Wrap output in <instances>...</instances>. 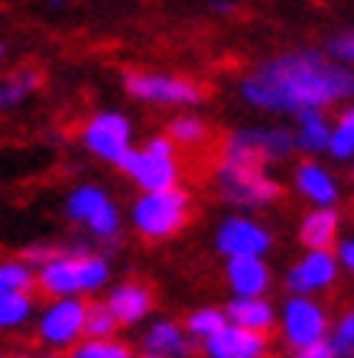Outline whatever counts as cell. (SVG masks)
I'll use <instances>...</instances> for the list:
<instances>
[{
  "label": "cell",
  "instance_id": "1",
  "mask_svg": "<svg viewBox=\"0 0 354 358\" xmlns=\"http://www.w3.org/2000/svg\"><path fill=\"white\" fill-rule=\"evenodd\" d=\"M237 92L253 111L296 117L309 108L325 111L354 101V69L341 66L325 49H289L257 62Z\"/></svg>",
  "mask_w": 354,
  "mask_h": 358
},
{
  "label": "cell",
  "instance_id": "2",
  "mask_svg": "<svg viewBox=\"0 0 354 358\" xmlns=\"http://www.w3.org/2000/svg\"><path fill=\"white\" fill-rule=\"evenodd\" d=\"M212 186L224 206H234L241 212H260L283 199V182L270 173V166L237 160V157H221V153L212 170Z\"/></svg>",
  "mask_w": 354,
  "mask_h": 358
},
{
  "label": "cell",
  "instance_id": "3",
  "mask_svg": "<svg viewBox=\"0 0 354 358\" xmlns=\"http://www.w3.org/2000/svg\"><path fill=\"white\" fill-rule=\"evenodd\" d=\"M192 215H196V202H192V192L182 186L140 192L131 202V212H127L137 238L149 241V245H159V241L182 235L189 222H192Z\"/></svg>",
  "mask_w": 354,
  "mask_h": 358
},
{
  "label": "cell",
  "instance_id": "4",
  "mask_svg": "<svg viewBox=\"0 0 354 358\" xmlns=\"http://www.w3.org/2000/svg\"><path fill=\"white\" fill-rule=\"evenodd\" d=\"M124 92L133 101L156 104V108H196L205 101L202 82L176 72H153V69H131L124 76Z\"/></svg>",
  "mask_w": 354,
  "mask_h": 358
},
{
  "label": "cell",
  "instance_id": "5",
  "mask_svg": "<svg viewBox=\"0 0 354 358\" xmlns=\"http://www.w3.org/2000/svg\"><path fill=\"white\" fill-rule=\"evenodd\" d=\"M328 326H332V316L318 296L289 293L276 306V329H280V342L286 345V352L312 349L318 342H325Z\"/></svg>",
  "mask_w": 354,
  "mask_h": 358
},
{
  "label": "cell",
  "instance_id": "6",
  "mask_svg": "<svg viewBox=\"0 0 354 358\" xmlns=\"http://www.w3.org/2000/svg\"><path fill=\"white\" fill-rule=\"evenodd\" d=\"M296 153V134L293 127L270 124V127H237L224 137L221 157H237V160H253L263 166H276Z\"/></svg>",
  "mask_w": 354,
  "mask_h": 358
},
{
  "label": "cell",
  "instance_id": "7",
  "mask_svg": "<svg viewBox=\"0 0 354 358\" xmlns=\"http://www.w3.org/2000/svg\"><path fill=\"white\" fill-rule=\"evenodd\" d=\"M66 215L75 225L88 228V235L104 241V245H114L121 238V225H124L121 208L101 186H91V182L75 186L66 196Z\"/></svg>",
  "mask_w": 354,
  "mask_h": 358
},
{
  "label": "cell",
  "instance_id": "8",
  "mask_svg": "<svg viewBox=\"0 0 354 358\" xmlns=\"http://www.w3.org/2000/svg\"><path fill=\"white\" fill-rule=\"evenodd\" d=\"M273 231L263 225L260 218L247 215V212H234L224 215L214 228V251L228 261V257H267L273 251Z\"/></svg>",
  "mask_w": 354,
  "mask_h": 358
},
{
  "label": "cell",
  "instance_id": "9",
  "mask_svg": "<svg viewBox=\"0 0 354 358\" xmlns=\"http://www.w3.org/2000/svg\"><path fill=\"white\" fill-rule=\"evenodd\" d=\"M84 306L82 296H62L49 300L36 316V339L52 352L72 349L75 342L84 339Z\"/></svg>",
  "mask_w": 354,
  "mask_h": 358
},
{
  "label": "cell",
  "instance_id": "10",
  "mask_svg": "<svg viewBox=\"0 0 354 358\" xmlns=\"http://www.w3.org/2000/svg\"><path fill=\"white\" fill-rule=\"evenodd\" d=\"M117 170L131 179L140 192H156V189H172L182 179V163L179 153H156L149 147H131L117 160Z\"/></svg>",
  "mask_w": 354,
  "mask_h": 358
},
{
  "label": "cell",
  "instance_id": "11",
  "mask_svg": "<svg viewBox=\"0 0 354 358\" xmlns=\"http://www.w3.org/2000/svg\"><path fill=\"white\" fill-rule=\"evenodd\" d=\"M82 147L91 157L104 163H114L121 160L124 153L133 147V124L127 114L121 111H98L91 114L82 127Z\"/></svg>",
  "mask_w": 354,
  "mask_h": 358
},
{
  "label": "cell",
  "instance_id": "12",
  "mask_svg": "<svg viewBox=\"0 0 354 358\" xmlns=\"http://www.w3.org/2000/svg\"><path fill=\"white\" fill-rule=\"evenodd\" d=\"M341 267H338L335 251H302L283 273V287L286 293L296 296H322L338 283Z\"/></svg>",
  "mask_w": 354,
  "mask_h": 358
},
{
  "label": "cell",
  "instance_id": "13",
  "mask_svg": "<svg viewBox=\"0 0 354 358\" xmlns=\"http://www.w3.org/2000/svg\"><path fill=\"white\" fill-rule=\"evenodd\" d=\"M293 192L312 208H338L341 182L318 157H302L293 170Z\"/></svg>",
  "mask_w": 354,
  "mask_h": 358
},
{
  "label": "cell",
  "instance_id": "14",
  "mask_svg": "<svg viewBox=\"0 0 354 358\" xmlns=\"http://www.w3.org/2000/svg\"><path fill=\"white\" fill-rule=\"evenodd\" d=\"M198 352L205 358H273V336L228 322L221 332H214L212 339L202 342Z\"/></svg>",
  "mask_w": 354,
  "mask_h": 358
},
{
  "label": "cell",
  "instance_id": "15",
  "mask_svg": "<svg viewBox=\"0 0 354 358\" xmlns=\"http://www.w3.org/2000/svg\"><path fill=\"white\" fill-rule=\"evenodd\" d=\"M104 303L124 329V326H140L143 320H149V313L156 310V293L143 280H121L108 287Z\"/></svg>",
  "mask_w": 354,
  "mask_h": 358
},
{
  "label": "cell",
  "instance_id": "16",
  "mask_svg": "<svg viewBox=\"0 0 354 358\" xmlns=\"http://www.w3.org/2000/svg\"><path fill=\"white\" fill-rule=\"evenodd\" d=\"M36 290L49 300H62V296H82V283H78V248L66 251L59 248L56 257H49L46 264L36 267Z\"/></svg>",
  "mask_w": 354,
  "mask_h": 358
},
{
  "label": "cell",
  "instance_id": "17",
  "mask_svg": "<svg viewBox=\"0 0 354 358\" xmlns=\"http://www.w3.org/2000/svg\"><path fill=\"white\" fill-rule=\"evenodd\" d=\"M224 283L231 296H267L273 287V267L267 257H228Z\"/></svg>",
  "mask_w": 354,
  "mask_h": 358
},
{
  "label": "cell",
  "instance_id": "18",
  "mask_svg": "<svg viewBox=\"0 0 354 358\" xmlns=\"http://www.w3.org/2000/svg\"><path fill=\"white\" fill-rule=\"evenodd\" d=\"M296 238L302 251H335L341 238V212L338 208H309L299 218Z\"/></svg>",
  "mask_w": 354,
  "mask_h": 358
},
{
  "label": "cell",
  "instance_id": "19",
  "mask_svg": "<svg viewBox=\"0 0 354 358\" xmlns=\"http://www.w3.org/2000/svg\"><path fill=\"white\" fill-rule=\"evenodd\" d=\"M143 352L163 358H192L198 352V345L189 339V332L182 329L179 320H153L140 336Z\"/></svg>",
  "mask_w": 354,
  "mask_h": 358
},
{
  "label": "cell",
  "instance_id": "20",
  "mask_svg": "<svg viewBox=\"0 0 354 358\" xmlns=\"http://www.w3.org/2000/svg\"><path fill=\"white\" fill-rule=\"evenodd\" d=\"M224 313H228L231 326L263 332V336L276 332V306H273L270 296H231Z\"/></svg>",
  "mask_w": 354,
  "mask_h": 358
},
{
  "label": "cell",
  "instance_id": "21",
  "mask_svg": "<svg viewBox=\"0 0 354 358\" xmlns=\"http://www.w3.org/2000/svg\"><path fill=\"white\" fill-rule=\"evenodd\" d=\"M296 153L302 157H322L328 150V141H332V117L318 108H309V111H299L296 117Z\"/></svg>",
  "mask_w": 354,
  "mask_h": 358
},
{
  "label": "cell",
  "instance_id": "22",
  "mask_svg": "<svg viewBox=\"0 0 354 358\" xmlns=\"http://www.w3.org/2000/svg\"><path fill=\"white\" fill-rule=\"evenodd\" d=\"M78 283H82V296H94L111 287V261L101 251L91 248H78Z\"/></svg>",
  "mask_w": 354,
  "mask_h": 358
},
{
  "label": "cell",
  "instance_id": "23",
  "mask_svg": "<svg viewBox=\"0 0 354 358\" xmlns=\"http://www.w3.org/2000/svg\"><path fill=\"white\" fill-rule=\"evenodd\" d=\"M328 157L338 163L354 160V101L341 104L332 117V141H328Z\"/></svg>",
  "mask_w": 354,
  "mask_h": 358
},
{
  "label": "cell",
  "instance_id": "24",
  "mask_svg": "<svg viewBox=\"0 0 354 358\" xmlns=\"http://www.w3.org/2000/svg\"><path fill=\"white\" fill-rule=\"evenodd\" d=\"M224 326H228V313H224V306H196V310L182 320V329L189 332V339L196 342V345H202L205 339H212L214 332H221Z\"/></svg>",
  "mask_w": 354,
  "mask_h": 358
},
{
  "label": "cell",
  "instance_id": "25",
  "mask_svg": "<svg viewBox=\"0 0 354 358\" xmlns=\"http://www.w3.org/2000/svg\"><path fill=\"white\" fill-rule=\"evenodd\" d=\"M36 313L33 293H0V332L23 329Z\"/></svg>",
  "mask_w": 354,
  "mask_h": 358
},
{
  "label": "cell",
  "instance_id": "26",
  "mask_svg": "<svg viewBox=\"0 0 354 358\" xmlns=\"http://www.w3.org/2000/svg\"><path fill=\"white\" fill-rule=\"evenodd\" d=\"M166 137L176 147H186V150H196L208 141V124L196 114H176L172 121L166 124Z\"/></svg>",
  "mask_w": 354,
  "mask_h": 358
},
{
  "label": "cell",
  "instance_id": "27",
  "mask_svg": "<svg viewBox=\"0 0 354 358\" xmlns=\"http://www.w3.org/2000/svg\"><path fill=\"white\" fill-rule=\"evenodd\" d=\"M43 85V76L36 69H20L13 76H7L0 82V108H17Z\"/></svg>",
  "mask_w": 354,
  "mask_h": 358
},
{
  "label": "cell",
  "instance_id": "28",
  "mask_svg": "<svg viewBox=\"0 0 354 358\" xmlns=\"http://www.w3.org/2000/svg\"><path fill=\"white\" fill-rule=\"evenodd\" d=\"M36 290V267L23 257L0 261V293H33Z\"/></svg>",
  "mask_w": 354,
  "mask_h": 358
},
{
  "label": "cell",
  "instance_id": "29",
  "mask_svg": "<svg viewBox=\"0 0 354 358\" xmlns=\"http://www.w3.org/2000/svg\"><path fill=\"white\" fill-rule=\"evenodd\" d=\"M68 358H137L131 342L108 336V339H82L68 349Z\"/></svg>",
  "mask_w": 354,
  "mask_h": 358
},
{
  "label": "cell",
  "instance_id": "30",
  "mask_svg": "<svg viewBox=\"0 0 354 358\" xmlns=\"http://www.w3.org/2000/svg\"><path fill=\"white\" fill-rule=\"evenodd\" d=\"M325 345L332 349V358H354V306L341 310L332 320Z\"/></svg>",
  "mask_w": 354,
  "mask_h": 358
},
{
  "label": "cell",
  "instance_id": "31",
  "mask_svg": "<svg viewBox=\"0 0 354 358\" xmlns=\"http://www.w3.org/2000/svg\"><path fill=\"white\" fill-rule=\"evenodd\" d=\"M117 332H121V322L114 320L108 303L88 300V306H84V339H108V336H117Z\"/></svg>",
  "mask_w": 354,
  "mask_h": 358
},
{
  "label": "cell",
  "instance_id": "32",
  "mask_svg": "<svg viewBox=\"0 0 354 358\" xmlns=\"http://www.w3.org/2000/svg\"><path fill=\"white\" fill-rule=\"evenodd\" d=\"M325 52L332 59H338L341 66L354 69V29H345V33H335V36L325 43Z\"/></svg>",
  "mask_w": 354,
  "mask_h": 358
},
{
  "label": "cell",
  "instance_id": "33",
  "mask_svg": "<svg viewBox=\"0 0 354 358\" xmlns=\"http://www.w3.org/2000/svg\"><path fill=\"white\" fill-rule=\"evenodd\" d=\"M335 257H338L341 273H351V277H354V235H341V238H338Z\"/></svg>",
  "mask_w": 354,
  "mask_h": 358
},
{
  "label": "cell",
  "instance_id": "34",
  "mask_svg": "<svg viewBox=\"0 0 354 358\" xmlns=\"http://www.w3.org/2000/svg\"><path fill=\"white\" fill-rule=\"evenodd\" d=\"M56 255H59V248H52V245H33V248H27L20 257H23L27 264L39 267V264H46L49 257H56Z\"/></svg>",
  "mask_w": 354,
  "mask_h": 358
},
{
  "label": "cell",
  "instance_id": "35",
  "mask_svg": "<svg viewBox=\"0 0 354 358\" xmlns=\"http://www.w3.org/2000/svg\"><path fill=\"white\" fill-rule=\"evenodd\" d=\"M283 358H332V349H328L325 342H318L312 349H299V352H286Z\"/></svg>",
  "mask_w": 354,
  "mask_h": 358
},
{
  "label": "cell",
  "instance_id": "36",
  "mask_svg": "<svg viewBox=\"0 0 354 358\" xmlns=\"http://www.w3.org/2000/svg\"><path fill=\"white\" fill-rule=\"evenodd\" d=\"M0 358H36V355H0ZM39 358H59V355H39Z\"/></svg>",
  "mask_w": 354,
  "mask_h": 358
},
{
  "label": "cell",
  "instance_id": "37",
  "mask_svg": "<svg viewBox=\"0 0 354 358\" xmlns=\"http://www.w3.org/2000/svg\"><path fill=\"white\" fill-rule=\"evenodd\" d=\"M137 358H163V355H153V352H140Z\"/></svg>",
  "mask_w": 354,
  "mask_h": 358
},
{
  "label": "cell",
  "instance_id": "38",
  "mask_svg": "<svg viewBox=\"0 0 354 358\" xmlns=\"http://www.w3.org/2000/svg\"><path fill=\"white\" fill-rule=\"evenodd\" d=\"M0 59H3V43H0Z\"/></svg>",
  "mask_w": 354,
  "mask_h": 358
}]
</instances>
